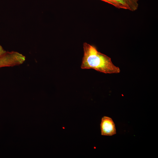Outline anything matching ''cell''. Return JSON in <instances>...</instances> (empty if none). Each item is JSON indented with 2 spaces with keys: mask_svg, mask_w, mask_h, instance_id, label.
<instances>
[{
  "mask_svg": "<svg viewBox=\"0 0 158 158\" xmlns=\"http://www.w3.org/2000/svg\"><path fill=\"white\" fill-rule=\"evenodd\" d=\"M6 52L0 45V57Z\"/></svg>",
  "mask_w": 158,
  "mask_h": 158,
  "instance_id": "obj_4",
  "label": "cell"
},
{
  "mask_svg": "<svg viewBox=\"0 0 158 158\" xmlns=\"http://www.w3.org/2000/svg\"><path fill=\"white\" fill-rule=\"evenodd\" d=\"M83 47L81 68L92 69L106 74L120 73V68L113 64L111 58L99 51L95 46L84 43Z\"/></svg>",
  "mask_w": 158,
  "mask_h": 158,
  "instance_id": "obj_1",
  "label": "cell"
},
{
  "mask_svg": "<svg viewBox=\"0 0 158 158\" xmlns=\"http://www.w3.org/2000/svg\"><path fill=\"white\" fill-rule=\"evenodd\" d=\"M100 126L102 135L111 136L116 133L115 123L112 119L109 117H102Z\"/></svg>",
  "mask_w": 158,
  "mask_h": 158,
  "instance_id": "obj_2",
  "label": "cell"
},
{
  "mask_svg": "<svg viewBox=\"0 0 158 158\" xmlns=\"http://www.w3.org/2000/svg\"><path fill=\"white\" fill-rule=\"evenodd\" d=\"M113 6L119 8L131 11H136L138 8L139 0H110Z\"/></svg>",
  "mask_w": 158,
  "mask_h": 158,
  "instance_id": "obj_3",
  "label": "cell"
}]
</instances>
